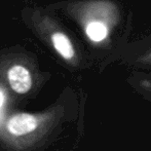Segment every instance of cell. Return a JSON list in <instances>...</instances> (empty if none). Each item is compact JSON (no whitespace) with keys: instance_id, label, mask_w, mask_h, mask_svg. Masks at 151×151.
Returning <instances> with one entry per match:
<instances>
[{"instance_id":"obj_1","label":"cell","mask_w":151,"mask_h":151,"mask_svg":"<svg viewBox=\"0 0 151 151\" xmlns=\"http://www.w3.org/2000/svg\"><path fill=\"white\" fill-rule=\"evenodd\" d=\"M22 19L42 43L52 48L66 63L74 64L77 56L75 46L52 14L42 7H26L22 12Z\"/></svg>"},{"instance_id":"obj_2","label":"cell","mask_w":151,"mask_h":151,"mask_svg":"<svg viewBox=\"0 0 151 151\" xmlns=\"http://www.w3.org/2000/svg\"><path fill=\"white\" fill-rule=\"evenodd\" d=\"M1 68L9 88L19 95H25L33 88V73L24 56H12L1 61Z\"/></svg>"},{"instance_id":"obj_3","label":"cell","mask_w":151,"mask_h":151,"mask_svg":"<svg viewBox=\"0 0 151 151\" xmlns=\"http://www.w3.org/2000/svg\"><path fill=\"white\" fill-rule=\"evenodd\" d=\"M39 123V118L34 114L17 113L7 120L6 129L14 137H23L35 132Z\"/></svg>"},{"instance_id":"obj_4","label":"cell","mask_w":151,"mask_h":151,"mask_svg":"<svg viewBox=\"0 0 151 151\" xmlns=\"http://www.w3.org/2000/svg\"><path fill=\"white\" fill-rule=\"evenodd\" d=\"M79 18L82 23L84 34L91 42L100 43L108 37L109 29L104 21L95 19L82 12H80Z\"/></svg>"},{"instance_id":"obj_5","label":"cell","mask_w":151,"mask_h":151,"mask_svg":"<svg viewBox=\"0 0 151 151\" xmlns=\"http://www.w3.org/2000/svg\"><path fill=\"white\" fill-rule=\"evenodd\" d=\"M141 93L151 102V79H142L139 83Z\"/></svg>"},{"instance_id":"obj_6","label":"cell","mask_w":151,"mask_h":151,"mask_svg":"<svg viewBox=\"0 0 151 151\" xmlns=\"http://www.w3.org/2000/svg\"><path fill=\"white\" fill-rule=\"evenodd\" d=\"M4 102H5V95H4V91L0 88V109H1L2 106H3Z\"/></svg>"},{"instance_id":"obj_7","label":"cell","mask_w":151,"mask_h":151,"mask_svg":"<svg viewBox=\"0 0 151 151\" xmlns=\"http://www.w3.org/2000/svg\"><path fill=\"white\" fill-rule=\"evenodd\" d=\"M150 60H151V55H150Z\"/></svg>"}]
</instances>
